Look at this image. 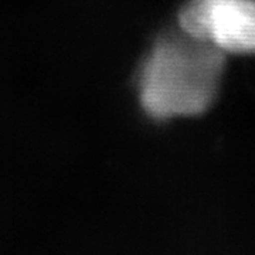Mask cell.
Returning <instances> with one entry per match:
<instances>
[{
	"label": "cell",
	"mask_w": 255,
	"mask_h": 255,
	"mask_svg": "<svg viewBox=\"0 0 255 255\" xmlns=\"http://www.w3.org/2000/svg\"><path fill=\"white\" fill-rule=\"evenodd\" d=\"M179 23L187 34L224 53H255V0H189Z\"/></svg>",
	"instance_id": "cell-2"
},
{
	"label": "cell",
	"mask_w": 255,
	"mask_h": 255,
	"mask_svg": "<svg viewBox=\"0 0 255 255\" xmlns=\"http://www.w3.org/2000/svg\"><path fill=\"white\" fill-rule=\"evenodd\" d=\"M224 54L183 30L160 37L137 74L142 108L156 119L203 114L217 97Z\"/></svg>",
	"instance_id": "cell-1"
}]
</instances>
